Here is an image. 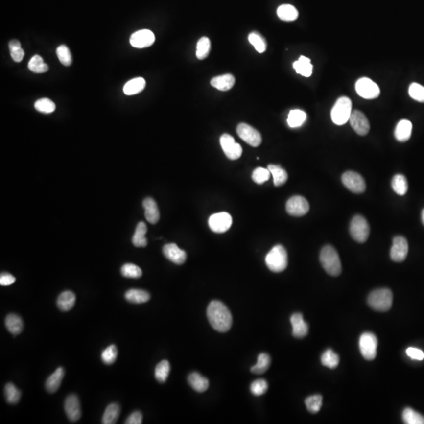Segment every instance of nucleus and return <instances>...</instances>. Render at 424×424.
I'll return each mask as SVG.
<instances>
[{"label":"nucleus","mask_w":424,"mask_h":424,"mask_svg":"<svg viewBox=\"0 0 424 424\" xmlns=\"http://www.w3.org/2000/svg\"><path fill=\"white\" fill-rule=\"evenodd\" d=\"M143 207L145 208V215L147 221L151 224H156L160 219V212L157 202L150 197H147L143 201Z\"/></svg>","instance_id":"20"},{"label":"nucleus","mask_w":424,"mask_h":424,"mask_svg":"<svg viewBox=\"0 0 424 424\" xmlns=\"http://www.w3.org/2000/svg\"><path fill=\"white\" fill-rule=\"evenodd\" d=\"M5 325L7 330L14 335L20 334L24 327L22 317L14 313H10L6 317Z\"/></svg>","instance_id":"27"},{"label":"nucleus","mask_w":424,"mask_h":424,"mask_svg":"<svg viewBox=\"0 0 424 424\" xmlns=\"http://www.w3.org/2000/svg\"><path fill=\"white\" fill-rule=\"evenodd\" d=\"M306 113L300 109H293L290 111L287 117V124L291 128L301 127L306 120Z\"/></svg>","instance_id":"33"},{"label":"nucleus","mask_w":424,"mask_h":424,"mask_svg":"<svg viewBox=\"0 0 424 424\" xmlns=\"http://www.w3.org/2000/svg\"><path fill=\"white\" fill-rule=\"evenodd\" d=\"M322 400H323V398L321 395H312V396L308 397L307 399H306V406L309 412H311L313 414H316L321 410V406H322Z\"/></svg>","instance_id":"44"},{"label":"nucleus","mask_w":424,"mask_h":424,"mask_svg":"<svg viewBox=\"0 0 424 424\" xmlns=\"http://www.w3.org/2000/svg\"><path fill=\"white\" fill-rule=\"evenodd\" d=\"M16 279L14 276L8 273H3L0 276V284L2 286L11 285L15 282Z\"/></svg>","instance_id":"54"},{"label":"nucleus","mask_w":424,"mask_h":424,"mask_svg":"<svg viewBox=\"0 0 424 424\" xmlns=\"http://www.w3.org/2000/svg\"><path fill=\"white\" fill-rule=\"evenodd\" d=\"M117 355L118 351L117 347L115 345H110L101 353V360L106 365H112L117 360Z\"/></svg>","instance_id":"49"},{"label":"nucleus","mask_w":424,"mask_h":424,"mask_svg":"<svg viewBox=\"0 0 424 424\" xmlns=\"http://www.w3.org/2000/svg\"><path fill=\"white\" fill-rule=\"evenodd\" d=\"M170 370H171V366L168 361L164 360L161 361L155 369V378H157V380L160 383H165L167 379Z\"/></svg>","instance_id":"38"},{"label":"nucleus","mask_w":424,"mask_h":424,"mask_svg":"<svg viewBox=\"0 0 424 424\" xmlns=\"http://www.w3.org/2000/svg\"><path fill=\"white\" fill-rule=\"evenodd\" d=\"M408 94L412 99L419 102H424V87L419 83H411L408 88Z\"/></svg>","instance_id":"48"},{"label":"nucleus","mask_w":424,"mask_h":424,"mask_svg":"<svg viewBox=\"0 0 424 424\" xmlns=\"http://www.w3.org/2000/svg\"><path fill=\"white\" fill-rule=\"evenodd\" d=\"M286 210L291 216H304L309 212V203L303 196H292L287 200L286 204Z\"/></svg>","instance_id":"13"},{"label":"nucleus","mask_w":424,"mask_h":424,"mask_svg":"<svg viewBox=\"0 0 424 424\" xmlns=\"http://www.w3.org/2000/svg\"><path fill=\"white\" fill-rule=\"evenodd\" d=\"M121 274L127 278H139L142 275L141 268L133 263H126L121 268Z\"/></svg>","instance_id":"45"},{"label":"nucleus","mask_w":424,"mask_h":424,"mask_svg":"<svg viewBox=\"0 0 424 424\" xmlns=\"http://www.w3.org/2000/svg\"><path fill=\"white\" fill-rule=\"evenodd\" d=\"M321 363L324 366L329 369H334L338 366L339 363V357L332 350H327L324 352L321 356Z\"/></svg>","instance_id":"40"},{"label":"nucleus","mask_w":424,"mask_h":424,"mask_svg":"<svg viewBox=\"0 0 424 424\" xmlns=\"http://www.w3.org/2000/svg\"><path fill=\"white\" fill-rule=\"evenodd\" d=\"M378 340L372 332L363 333L359 339V348L361 355L368 361H372L377 357Z\"/></svg>","instance_id":"7"},{"label":"nucleus","mask_w":424,"mask_h":424,"mask_svg":"<svg viewBox=\"0 0 424 424\" xmlns=\"http://www.w3.org/2000/svg\"><path fill=\"white\" fill-rule=\"evenodd\" d=\"M357 94L365 99H375L380 94V90L377 83L369 78L359 79L355 85Z\"/></svg>","instance_id":"8"},{"label":"nucleus","mask_w":424,"mask_h":424,"mask_svg":"<svg viewBox=\"0 0 424 424\" xmlns=\"http://www.w3.org/2000/svg\"><path fill=\"white\" fill-rule=\"evenodd\" d=\"M211 50V42L207 37H202L196 44V58L204 60L208 57Z\"/></svg>","instance_id":"43"},{"label":"nucleus","mask_w":424,"mask_h":424,"mask_svg":"<svg viewBox=\"0 0 424 424\" xmlns=\"http://www.w3.org/2000/svg\"><path fill=\"white\" fill-rule=\"evenodd\" d=\"M64 376H65V370L63 368L60 367L58 369H56L53 374L50 375V377H48L46 381V389L47 391L49 393H54L58 391L61 383H62V379H63Z\"/></svg>","instance_id":"23"},{"label":"nucleus","mask_w":424,"mask_h":424,"mask_svg":"<svg viewBox=\"0 0 424 424\" xmlns=\"http://www.w3.org/2000/svg\"><path fill=\"white\" fill-rule=\"evenodd\" d=\"M232 217L227 212L212 214L208 220L211 230L217 234L226 232L232 226Z\"/></svg>","instance_id":"10"},{"label":"nucleus","mask_w":424,"mask_h":424,"mask_svg":"<svg viewBox=\"0 0 424 424\" xmlns=\"http://www.w3.org/2000/svg\"><path fill=\"white\" fill-rule=\"evenodd\" d=\"M188 382L196 392L203 393L208 390L209 381L198 373H191L188 377Z\"/></svg>","instance_id":"26"},{"label":"nucleus","mask_w":424,"mask_h":424,"mask_svg":"<svg viewBox=\"0 0 424 424\" xmlns=\"http://www.w3.org/2000/svg\"><path fill=\"white\" fill-rule=\"evenodd\" d=\"M239 137L252 147H258L262 143V135L257 130L247 123H242L236 128Z\"/></svg>","instance_id":"9"},{"label":"nucleus","mask_w":424,"mask_h":424,"mask_svg":"<svg viewBox=\"0 0 424 424\" xmlns=\"http://www.w3.org/2000/svg\"><path fill=\"white\" fill-rule=\"evenodd\" d=\"M19 47H22V45H21V43L18 41V40H11V41L9 43V49H10V50H14V49H17V48Z\"/></svg>","instance_id":"56"},{"label":"nucleus","mask_w":424,"mask_h":424,"mask_svg":"<svg viewBox=\"0 0 424 424\" xmlns=\"http://www.w3.org/2000/svg\"><path fill=\"white\" fill-rule=\"evenodd\" d=\"M270 175H271V173L269 171V169L264 168V167H257L254 170L253 173H252V180L257 184H263L264 183H266V181L270 179Z\"/></svg>","instance_id":"47"},{"label":"nucleus","mask_w":424,"mask_h":424,"mask_svg":"<svg viewBox=\"0 0 424 424\" xmlns=\"http://www.w3.org/2000/svg\"><path fill=\"white\" fill-rule=\"evenodd\" d=\"M391 187L397 194L404 196L408 189L406 178L403 175H395L391 181Z\"/></svg>","instance_id":"35"},{"label":"nucleus","mask_w":424,"mask_h":424,"mask_svg":"<svg viewBox=\"0 0 424 424\" xmlns=\"http://www.w3.org/2000/svg\"><path fill=\"white\" fill-rule=\"evenodd\" d=\"M421 218H422V222L424 225V209L422 211V214H421Z\"/></svg>","instance_id":"57"},{"label":"nucleus","mask_w":424,"mask_h":424,"mask_svg":"<svg viewBox=\"0 0 424 424\" xmlns=\"http://www.w3.org/2000/svg\"><path fill=\"white\" fill-rule=\"evenodd\" d=\"M270 357L267 353H262L259 355L257 364L252 367L251 371L254 374H262L270 368Z\"/></svg>","instance_id":"36"},{"label":"nucleus","mask_w":424,"mask_h":424,"mask_svg":"<svg viewBox=\"0 0 424 424\" xmlns=\"http://www.w3.org/2000/svg\"><path fill=\"white\" fill-rule=\"evenodd\" d=\"M287 253L283 246H274L266 256L267 267L274 273H280L285 270L287 266Z\"/></svg>","instance_id":"5"},{"label":"nucleus","mask_w":424,"mask_h":424,"mask_svg":"<svg viewBox=\"0 0 424 424\" xmlns=\"http://www.w3.org/2000/svg\"><path fill=\"white\" fill-rule=\"evenodd\" d=\"M408 253V244L404 236H395L391 249V258L394 262H401L406 259Z\"/></svg>","instance_id":"15"},{"label":"nucleus","mask_w":424,"mask_h":424,"mask_svg":"<svg viewBox=\"0 0 424 424\" xmlns=\"http://www.w3.org/2000/svg\"><path fill=\"white\" fill-rule=\"evenodd\" d=\"M10 54L14 62H21L24 58V51L22 47L17 48L14 50H10Z\"/></svg>","instance_id":"55"},{"label":"nucleus","mask_w":424,"mask_h":424,"mask_svg":"<svg viewBox=\"0 0 424 424\" xmlns=\"http://www.w3.org/2000/svg\"><path fill=\"white\" fill-rule=\"evenodd\" d=\"M248 41L260 54L266 51L267 44L263 36L258 32H253L248 35Z\"/></svg>","instance_id":"37"},{"label":"nucleus","mask_w":424,"mask_h":424,"mask_svg":"<svg viewBox=\"0 0 424 424\" xmlns=\"http://www.w3.org/2000/svg\"><path fill=\"white\" fill-rule=\"evenodd\" d=\"M145 88V79L141 77L135 78L125 84L123 87V92L127 95H134L142 92Z\"/></svg>","instance_id":"30"},{"label":"nucleus","mask_w":424,"mask_h":424,"mask_svg":"<svg viewBox=\"0 0 424 424\" xmlns=\"http://www.w3.org/2000/svg\"><path fill=\"white\" fill-rule=\"evenodd\" d=\"M235 78L231 74L218 75L211 80L212 87L219 90L221 92H227L234 87Z\"/></svg>","instance_id":"21"},{"label":"nucleus","mask_w":424,"mask_h":424,"mask_svg":"<svg viewBox=\"0 0 424 424\" xmlns=\"http://www.w3.org/2000/svg\"><path fill=\"white\" fill-rule=\"evenodd\" d=\"M290 321L292 326V335L294 337L297 339H303L307 335L309 328L301 313H294L291 315Z\"/></svg>","instance_id":"19"},{"label":"nucleus","mask_w":424,"mask_h":424,"mask_svg":"<svg viewBox=\"0 0 424 424\" xmlns=\"http://www.w3.org/2000/svg\"><path fill=\"white\" fill-rule=\"evenodd\" d=\"M251 392L255 396H262L268 390V383L265 379L254 381L250 387Z\"/></svg>","instance_id":"51"},{"label":"nucleus","mask_w":424,"mask_h":424,"mask_svg":"<svg viewBox=\"0 0 424 424\" xmlns=\"http://www.w3.org/2000/svg\"><path fill=\"white\" fill-rule=\"evenodd\" d=\"M57 55L61 63L65 66H71L72 59H71V53L67 47L65 45H61L57 48Z\"/></svg>","instance_id":"50"},{"label":"nucleus","mask_w":424,"mask_h":424,"mask_svg":"<svg viewBox=\"0 0 424 424\" xmlns=\"http://www.w3.org/2000/svg\"><path fill=\"white\" fill-rule=\"evenodd\" d=\"M147 233V226L145 222H139L137 225L135 234L132 237V243L137 248H144L147 245V239L145 234Z\"/></svg>","instance_id":"31"},{"label":"nucleus","mask_w":424,"mask_h":424,"mask_svg":"<svg viewBox=\"0 0 424 424\" xmlns=\"http://www.w3.org/2000/svg\"><path fill=\"white\" fill-rule=\"evenodd\" d=\"M368 304L369 306L376 311H388L392 306V291L388 288L375 290L369 295Z\"/></svg>","instance_id":"3"},{"label":"nucleus","mask_w":424,"mask_h":424,"mask_svg":"<svg viewBox=\"0 0 424 424\" xmlns=\"http://www.w3.org/2000/svg\"><path fill=\"white\" fill-rule=\"evenodd\" d=\"M207 316L212 327L219 332H226L232 326V314L222 302H211L207 309Z\"/></svg>","instance_id":"1"},{"label":"nucleus","mask_w":424,"mask_h":424,"mask_svg":"<svg viewBox=\"0 0 424 424\" xmlns=\"http://www.w3.org/2000/svg\"><path fill=\"white\" fill-rule=\"evenodd\" d=\"M268 169L274 178V186L281 187L287 182L288 175H287V171L284 169L282 168V166H278V165H270L268 166Z\"/></svg>","instance_id":"32"},{"label":"nucleus","mask_w":424,"mask_h":424,"mask_svg":"<svg viewBox=\"0 0 424 424\" xmlns=\"http://www.w3.org/2000/svg\"><path fill=\"white\" fill-rule=\"evenodd\" d=\"M406 354L413 360L423 361L424 359V353L421 350L415 347H409L406 350Z\"/></svg>","instance_id":"52"},{"label":"nucleus","mask_w":424,"mask_h":424,"mask_svg":"<svg viewBox=\"0 0 424 424\" xmlns=\"http://www.w3.org/2000/svg\"><path fill=\"white\" fill-rule=\"evenodd\" d=\"M220 144L222 150L227 158L232 161H236L241 157L242 147L234 140V137L228 134L222 135L220 138Z\"/></svg>","instance_id":"12"},{"label":"nucleus","mask_w":424,"mask_h":424,"mask_svg":"<svg viewBox=\"0 0 424 424\" xmlns=\"http://www.w3.org/2000/svg\"><path fill=\"white\" fill-rule=\"evenodd\" d=\"M163 253L167 259L177 265H182L184 263L187 258L186 252L179 248L177 244L174 243L164 246Z\"/></svg>","instance_id":"18"},{"label":"nucleus","mask_w":424,"mask_h":424,"mask_svg":"<svg viewBox=\"0 0 424 424\" xmlns=\"http://www.w3.org/2000/svg\"><path fill=\"white\" fill-rule=\"evenodd\" d=\"M29 70L35 73H44L49 70L47 65L44 62V59L39 55H35L31 58L28 65Z\"/></svg>","instance_id":"41"},{"label":"nucleus","mask_w":424,"mask_h":424,"mask_svg":"<svg viewBox=\"0 0 424 424\" xmlns=\"http://www.w3.org/2000/svg\"><path fill=\"white\" fill-rule=\"evenodd\" d=\"M75 300H76L75 295L72 291H63L62 294H60L58 300H57L58 307L62 311H69L73 308L75 304Z\"/></svg>","instance_id":"25"},{"label":"nucleus","mask_w":424,"mask_h":424,"mask_svg":"<svg viewBox=\"0 0 424 424\" xmlns=\"http://www.w3.org/2000/svg\"><path fill=\"white\" fill-rule=\"evenodd\" d=\"M65 412L68 419L71 422H75L81 417V408L78 397L75 395H70L67 397L65 401Z\"/></svg>","instance_id":"17"},{"label":"nucleus","mask_w":424,"mask_h":424,"mask_svg":"<svg viewBox=\"0 0 424 424\" xmlns=\"http://www.w3.org/2000/svg\"><path fill=\"white\" fill-rule=\"evenodd\" d=\"M35 108L38 112L43 113H51L55 110V104L49 98H41L36 101Z\"/></svg>","instance_id":"46"},{"label":"nucleus","mask_w":424,"mask_h":424,"mask_svg":"<svg viewBox=\"0 0 424 424\" xmlns=\"http://www.w3.org/2000/svg\"><path fill=\"white\" fill-rule=\"evenodd\" d=\"M278 18L284 22H293L299 17V12L295 6L290 4L280 6L277 10Z\"/></svg>","instance_id":"29"},{"label":"nucleus","mask_w":424,"mask_h":424,"mask_svg":"<svg viewBox=\"0 0 424 424\" xmlns=\"http://www.w3.org/2000/svg\"><path fill=\"white\" fill-rule=\"evenodd\" d=\"M350 233L353 240L364 243L368 240L370 234L369 222L361 215H355L351 222Z\"/></svg>","instance_id":"6"},{"label":"nucleus","mask_w":424,"mask_h":424,"mask_svg":"<svg viewBox=\"0 0 424 424\" xmlns=\"http://www.w3.org/2000/svg\"><path fill=\"white\" fill-rule=\"evenodd\" d=\"M412 124L408 119L399 121L395 128V135L398 141L404 142L410 139L412 135Z\"/></svg>","instance_id":"22"},{"label":"nucleus","mask_w":424,"mask_h":424,"mask_svg":"<svg viewBox=\"0 0 424 424\" xmlns=\"http://www.w3.org/2000/svg\"><path fill=\"white\" fill-rule=\"evenodd\" d=\"M343 185L354 193H362L366 189L365 179L358 173L347 171L342 176Z\"/></svg>","instance_id":"11"},{"label":"nucleus","mask_w":424,"mask_h":424,"mask_svg":"<svg viewBox=\"0 0 424 424\" xmlns=\"http://www.w3.org/2000/svg\"><path fill=\"white\" fill-rule=\"evenodd\" d=\"M350 123L357 135L365 136L370 130V123L366 116L359 110H353L350 117Z\"/></svg>","instance_id":"14"},{"label":"nucleus","mask_w":424,"mask_h":424,"mask_svg":"<svg viewBox=\"0 0 424 424\" xmlns=\"http://www.w3.org/2000/svg\"><path fill=\"white\" fill-rule=\"evenodd\" d=\"M402 419L404 424H424V416L411 408H406L403 411Z\"/></svg>","instance_id":"39"},{"label":"nucleus","mask_w":424,"mask_h":424,"mask_svg":"<svg viewBox=\"0 0 424 424\" xmlns=\"http://www.w3.org/2000/svg\"><path fill=\"white\" fill-rule=\"evenodd\" d=\"M352 101L349 97H340L335 101L331 111V118L335 124H345L349 121L351 113H352Z\"/></svg>","instance_id":"4"},{"label":"nucleus","mask_w":424,"mask_h":424,"mask_svg":"<svg viewBox=\"0 0 424 424\" xmlns=\"http://www.w3.org/2000/svg\"><path fill=\"white\" fill-rule=\"evenodd\" d=\"M120 413V408L118 404L113 403L108 405L102 417V424H113L117 423Z\"/></svg>","instance_id":"34"},{"label":"nucleus","mask_w":424,"mask_h":424,"mask_svg":"<svg viewBox=\"0 0 424 424\" xmlns=\"http://www.w3.org/2000/svg\"><path fill=\"white\" fill-rule=\"evenodd\" d=\"M142 423V414L139 411L132 412L125 421L126 424H141Z\"/></svg>","instance_id":"53"},{"label":"nucleus","mask_w":424,"mask_h":424,"mask_svg":"<svg viewBox=\"0 0 424 424\" xmlns=\"http://www.w3.org/2000/svg\"><path fill=\"white\" fill-rule=\"evenodd\" d=\"M293 68L298 74L305 77H309L313 73V65L310 59L305 56H301L298 61L294 62Z\"/></svg>","instance_id":"28"},{"label":"nucleus","mask_w":424,"mask_h":424,"mask_svg":"<svg viewBox=\"0 0 424 424\" xmlns=\"http://www.w3.org/2000/svg\"><path fill=\"white\" fill-rule=\"evenodd\" d=\"M320 261L324 270L329 275L336 277L341 274L342 264L339 254L331 246L326 245L322 248L320 254Z\"/></svg>","instance_id":"2"},{"label":"nucleus","mask_w":424,"mask_h":424,"mask_svg":"<svg viewBox=\"0 0 424 424\" xmlns=\"http://www.w3.org/2000/svg\"><path fill=\"white\" fill-rule=\"evenodd\" d=\"M125 299L131 304H145L150 300V295L145 290L132 288L125 293Z\"/></svg>","instance_id":"24"},{"label":"nucleus","mask_w":424,"mask_h":424,"mask_svg":"<svg viewBox=\"0 0 424 424\" xmlns=\"http://www.w3.org/2000/svg\"><path fill=\"white\" fill-rule=\"evenodd\" d=\"M4 394L6 401L9 404H17L22 396L20 391L12 383H8L6 385Z\"/></svg>","instance_id":"42"},{"label":"nucleus","mask_w":424,"mask_h":424,"mask_svg":"<svg viewBox=\"0 0 424 424\" xmlns=\"http://www.w3.org/2000/svg\"><path fill=\"white\" fill-rule=\"evenodd\" d=\"M155 42V35L149 29L139 30L132 34L130 43L135 48H145L152 46Z\"/></svg>","instance_id":"16"}]
</instances>
